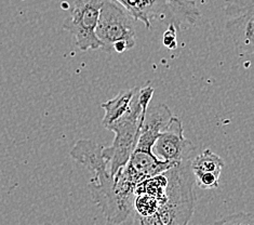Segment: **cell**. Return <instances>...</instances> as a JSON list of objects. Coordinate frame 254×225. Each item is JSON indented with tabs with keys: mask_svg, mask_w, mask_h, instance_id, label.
I'll use <instances>...</instances> for the list:
<instances>
[{
	"mask_svg": "<svg viewBox=\"0 0 254 225\" xmlns=\"http://www.w3.org/2000/svg\"><path fill=\"white\" fill-rule=\"evenodd\" d=\"M190 160L175 163L159 174L136 184L132 209L126 224L182 225L190 222L195 208V178Z\"/></svg>",
	"mask_w": 254,
	"mask_h": 225,
	"instance_id": "6da1fadb",
	"label": "cell"
},
{
	"mask_svg": "<svg viewBox=\"0 0 254 225\" xmlns=\"http://www.w3.org/2000/svg\"><path fill=\"white\" fill-rule=\"evenodd\" d=\"M103 145L91 140H79L70 150V156L78 163L95 173L89 183L92 198L107 222L123 224L129 217L133 200L118 192L115 178L110 173L108 163L102 154Z\"/></svg>",
	"mask_w": 254,
	"mask_h": 225,
	"instance_id": "7a4b0ae2",
	"label": "cell"
},
{
	"mask_svg": "<svg viewBox=\"0 0 254 225\" xmlns=\"http://www.w3.org/2000/svg\"><path fill=\"white\" fill-rule=\"evenodd\" d=\"M153 94V87H138L127 112L107 128L115 133V139L111 147H103L102 154L107 160L111 175L114 176L123 169L134 151L145 112L149 106Z\"/></svg>",
	"mask_w": 254,
	"mask_h": 225,
	"instance_id": "3957f363",
	"label": "cell"
},
{
	"mask_svg": "<svg viewBox=\"0 0 254 225\" xmlns=\"http://www.w3.org/2000/svg\"><path fill=\"white\" fill-rule=\"evenodd\" d=\"M134 20L149 29L153 22L173 25L177 32L195 25L200 17L196 0H117Z\"/></svg>",
	"mask_w": 254,
	"mask_h": 225,
	"instance_id": "277c9868",
	"label": "cell"
},
{
	"mask_svg": "<svg viewBox=\"0 0 254 225\" xmlns=\"http://www.w3.org/2000/svg\"><path fill=\"white\" fill-rule=\"evenodd\" d=\"M95 34L105 51L126 52L135 46L134 19L117 0H103Z\"/></svg>",
	"mask_w": 254,
	"mask_h": 225,
	"instance_id": "5b68a950",
	"label": "cell"
},
{
	"mask_svg": "<svg viewBox=\"0 0 254 225\" xmlns=\"http://www.w3.org/2000/svg\"><path fill=\"white\" fill-rule=\"evenodd\" d=\"M103 0H75L63 28L75 37L76 45L82 51L101 49L102 42L95 34Z\"/></svg>",
	"mask_w": 254,
	"mask_h": 225,
	"instance_id": "8992f818",
	"label": "cell"
},
{
	"mask_svg": "<svg viewBox=\"0 0 254 225\" xmlns=\"http://www.w3.org/2000/svg\"><path fill=\"white\" fill-rule=\"evenodd\" d=\"M254 0H226L227 29L237 50L243 54L253 53Z\"/></svg>",
	"mask_w": 254,
	"mask_h": 225,
	"instance_id": "52a82bcc",
	"label": "cell"
},
{
	"mask_svg": "<svg viewBox=\"0 0 254 225\" xmlns=\"http://www.w3.org/2000/svg\"><path fill=\"white\" fill-rule=\"evenodd\" d=\"M195 150L192 143L184 137L182 123L175 116H172L159 132L152 147V151L157 158L173 163L191 159Z\"/></svg>",
	"mask_w": 254,
	"mask_h": 225,
	"instance_id": "ba28073f",
	"label": "cell"
},
{
	"mask_svg": "<svg viewBox=\"0 0 254 225\" xmlns=\"http://www.w3.org/2000/svg\"><path fill=\"white\" fill-rule=\"evenodd\" d=\"M173 116L166 104L147 107L134 150L152 151V147L159 132L165 128Z\"/></svg>",
	"mask_w": 254,
	"mask_h": 225,
	"instance_id": "9c48e42d",
	"label": "cell"
},
{
	"mask_svg": "<svg viewBox=\"0 0 254 225\" xmlns=\"http://www.w3.org/2000/svg\"><path fill=\"white\" fill-rule=\"evenodd\" d=\"M138 87L125 89L115 96L114 99L104 102L101 104V107L105 111L104 118H103L102 124L105 129H107L113 123L119 119L128 109L133 95L135 94Z\"/></svg>",
	"mask_w": 254,
	"mask_h": 225,
	"instance_id": "30bf717a",
	"label": "cell"
},
{
	"mask_svg": "<svg viewBox=\"0 0 254 225\" xmlns=\"http://www.w3.org/2000/svg\"><path fill=\"white\" fill-rule=\"evenodd\" d=\"M190 167L193 175L213 174L217 178L221 176L224 161L222 158L210 150H204L203 153L190 160Z\"/></svg>",
	"mask_w": 254,
	"mask_h": 225,
	"instance_id": "8fae6325",
	"label": "cell"
},
{
	"mask_svg": "<svg viewBox=\"0 0 254 225\" xmlns=\"http://www.w3.org/2000/svg\"><path fill=\"white\" fill-rule=\"evenodd\" d=\"M216 224H232V225H253L254 220L253 216L251 214H239L231 215L228 217H225L222 220L217 221Z\"/></svg>",
	"mask_w": 254,
	"mask_h": 225,
	"instance_id": "7c38bea8",
	"label": "cell"
},
{
	"mask_svg": "<svg viewBox=\"0 0 254 225\" xmlns=\"http://www.w3.org/2000/svg\"><path fill=\"white\" fill-rule=\"evenodd\" d=\"M175 35H177V29H175L173 25H169L168 30L165 33V36H163V44H165L166 47L170 48V49H174L177 47Z\"/></svg>",
	"mask_w": 254,
	"mask_h": 225,
	"instance_id": "4fadbf2b",
	"label": "cell"
}]
</instances>
